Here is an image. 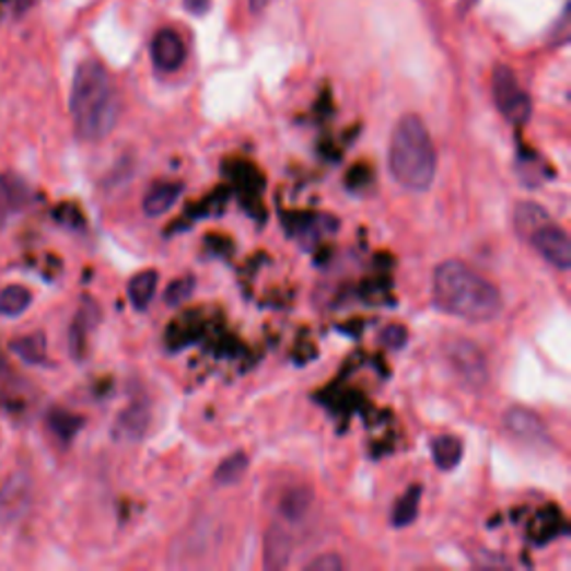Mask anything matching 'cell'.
Masks as SVG:
<instances>
[{"mask_svg": "<svg viewBox=\"0 0 571 571\" xmlns=\"http://www.w3.org/2000/svg\"><path fill=\"white\" fill-rule=\"evenodd\" d=\"M433 302L440 311L467 322H491L502 311L496 286L465 261H442L433 272Z\"/></svg>", "mask_w": 571, "mask_h": 571, "instance_id": "6da1fadb", "label": "cell"}, {"mask_svg": "<svg viewBox=\"0 0 571 571\" xmlns=\"http://www.w3.org/2000/svg\"><path fill=\"white\" fill-rule=\"evenodd\" d=\"M70 112L77 135L85 141H101L117 126L121 101L101 63L85 61L79 66L72 81Z\"/></svg>", "mask_w": 571, "mask_h": 571, "instance_id": "7a4b0ae2", "label": "cell"}, {"mask_svg": "<svg viewBox=\"0 0 571 571\" xmlns=\"http://www.w3.org/2000/svg\"><path fill=\"white\" fill-rule=\"evenodd\" d=\"M388 167L393 179L407 190L424 193L431 188L438 159L431 135L418 114H407L397 121L388 148Z\"/></svg>", "mask_w": 571, "mask_h": 571, "instance_id": "3957f363", "label": "cell"}, {"mask_svg": "<svg viewBox=\"0 0 571 571\" xmlns=\"http://www.w3.org/2000/svg\"><path fill=\"white\" fill-rule=\"evenodd\" d=\"M491 92L496 107L500 109L502 117L511 124H527L532 117V98L529 94L521 88L516 74L506 66H496L493 79H491Z\"/></svg>", "mask_w": 571, "mask_h": 571, "instance_id": "277c9868", "label": "cell"}, {"mask_svg": "<svg viewBox=\"0 0 571 571\" xmlns=\"http://www.w3.org/2000/svg\"><path fill=\"white\" fill-rule=\"evenodd\" d=\"M446 360L467 388L480 391L489 382V366L482 351L469 339H453L446 345Z\"/></svg>", "mask_w": 571, "mask_h": 571, "instance_id": "5b68a950", "label": "cell"}, {"mask_svg": "<svg viewBox=\"0 0 571 571\" xmlns=\"http://www.w3.org/2000/svg\"><path fill=\"white\" fill-rule=\"evenodd\" d=\"M540 257L556 270L567 272L571 268V242L564 228L547 221L529 237Z\"/></svg>", "mask_w": 571, "mask_h": 571, "instance_id": "8992f818", "label": "cell"}, {"mask_svg": "<svg viewBox=\"0 0 571 571\" xmlns=\"http://www.w3.org/2000/svg\"><path fill=\"white\" fill-rule=\"evenodd\" d=\"M152 61L161 72H175L186 61V45L175 30H161L152 40Z\"/></svg>", "mask_w": 571, "mask_h": 571, "instance_id": "52a82bcc", "label": "cell"}, {"mask_svg": "<svg viewBox=\"0 0 571 571\" xmlns=\"http://www.w3.org/2000/svg\"><path fill=\"white\" fill-rule=\"evenodd\" d=\"M293 558V536L281 525H272L264 540V567L270 571H281L291 564Z\"/></svg>", "mask_w": 571, "mask_h": 571, "instance_id": "ba28073f", "label": "cell"}, {"mask_svg": "<svg viewBox=\"0 0 571 571\" xmlns=\"http://www.w3.org/2000/svg\"><path fill=\"white\" fill-rule=\"evenodd\" d=\"M150 427V407L145 403H132L114 422V438L119 442H139Z\"/></svg>", "mask_w": 571, "mask_h": 571, "instance_id": "9c48e42d", "label": "cell"}, {"mask_svg": "<svg viewBox=\"0 0 571 571\" xmlns=\"http://www.w3.org/2000/svg\"><path fill=\"white\" fill-rule=\"evenodd\" d=\"M504 424H506V429L513 435H518L523 440L538 442V440H543L547 435V427L540 420V416L529 411V409H523V407L509 409L506 416H504Z\"/></svg>", "mask_w": 571, "mask_h": 571, "instance_id": "30bf717a", "label": "cell"}, {"mask_svg": "<svg viewBox=\"0 0 571 571\" xmlns=\"http://www.w3.org/2000/svg\"><path fill=\"white\" fill-rule=\"evenodd\" d=\"M463 453H465V446H463L461 438H455V435H438L431 442L433 463L438 465L440 471H453L455 467H458L463 461Z\"/></svg>", "mask_w": 571, "mask_h": 571, "instance_id": "8fae6325", "label": "cell"}, {"mask_svg": "<svg viewBox=\"0 0 571 571\" xmlns=\"http://www.w3.org/2000/svg\"><path fill=\"white\" fill-rule=\"evenodd\" d=\"M420 500H422V487L420 485H413L405 491V496L399 498L393 506V513H391V525L397 527V529H405L409 525L416 523L418 518V509H420Z\"/></svg>", "mask_w": 571, "mask_h": 571, "instance_id": "7c38bea8", "label": "cell"}, {"mask_svg": "<svg viewBox=\"0 0 571 571\" xmlns=\"http://www.w3.org/2000/svg\"><path fill=\"white\" fill-rule=\"evenodd\" d=\"M182 184H159L143 199V212L148 217H161L173 208L182 195Z\"/></svg>", "mask_w": 571, "mask_h": 571, "instance_id": "4fadbf2b", "label": "cell"}, {"mask_svg": "<svg viewBox=\"0 0 571 571\" xmlns=\"http://www.w3.org/2000/svg\"><path fill=\"white\" fill-rule=\"evenodd\" d=\"M156 286H159V272L156 270H143L137 277H132L130 286H128V295L130 302L137 311H145L156 293Z\"/></svg>", "mask_w": 571, "mask_h": 571, "instance_id": "5bb4252c", "label": "cell"}, {"mask_svg": "<svg viewBox=\"0 0 571 571\" xmlns=\"http://www.w3.org/2000/svg\"><path fill=\"white\" fill-rule=\"evenodd\" d=\"M313 502V491L308 487H295L291 489L289 493H286L281 498V504H279V513L281 518H286L289 523H298L306 516V511Z\"/></svg>", "mask_w": 571, "mask_h": 571, "instance_id": "9a60e30c", "label": "cell"}, {"mask_svg": "<svg viewBox=\"0 0 571 571\" xmlns=\"http://www.w3.org/2000/svg\"><path fill=\"white\" fill-rule=\"evenodd\" d=\"M248 455L244 451H237L233 455H228V458L217 467L212 480L217 487H231V485H237L246 471H248Z\"/></svg>", "mask_w": 571, "mask_h": 571, "instance_id": "2e32d148", "label": "cell"}, {"mask_svg": "<svg viewBox=\"0 0 571 571\" xmlns=\"http://www.w3.org/2000/svg\"><path fill=\"white\" fill-rule=\"evenodd\" d=\"M513 221H516L518 235L529 240L543 223L549 221V217H547V210L540 208L538 203L523 201V203L516 206V214H513Z\"/></svg>", "mask_w": 571, "mask_h": 571, "instance_id": "e0dca14e", "label": "cell"}, {"mask_svg": "<svg viewBox=\"0 0 571 571\" xmlns=\"http://www.w3.org/2000/svg\"><path fill=\"white\" fill-rule=\"evenodd\" d=\"M30 304H32V293L21 283H12L8 289L0 291V315L19 317L30 308Z\"/></svg>", "mask_w": 571, "mask_h": 571, "instance_id": "ac0fdd59", "label": "cell"}, {"mask_svg": "<svg viewBox=\"0 0 571 571\" xmlns=\"http://www.w3.org/2000/svg\"><path fill=\"white\" fill-rule=\"evenodd\" d=\"M12 351L30 364H43L47 358V339L43 333L19 337L12 345Z\"/></svg>", "mask_w": 571, "mask_h": 571, "instance_id": "d6986e66", "label": "cell"}, {"mask_svg": "<svg viewBox=\"0 0 571 571\" xmlns=\"http://www.w3.org/2000/svg\"><path fill=\"white\" fill-rule=\"evenodd\" d=\"M98 319V313H96V306L92 304V302H88L81 311H79V315H77V319H74V326H72V333H70V347H72V353L74 356H81L83 353V341H85V335H88V330L94 326V322Z\"/></svg>", "mask_w": 571, "mask_h": 571, "instance_id": "ffe728a7", "label": "cell"}, {"mask_svg": "<svg viewBox=\"0 0 571 571\" xmlns=\"http://www.w3.org/2000/svg\"><path fill=\"white\" fill-rule=\"evenodd\" d=\"M83 427V418L70 413V411H63V409H56L51 411L49 416V429L59 435L63 442H70Z\"/></svg>", "mask_w": 571, "mask_h": 571, "instance_id": "44dd1931", "label": "cell"}, {"mask_svg": "<svg viewBox=\"0 0 571 571\" xmlns=\"http://www.w3.org/2000/svg\"><path fill=\"white\" fill-rule=\"evenodd\" d=\"M195 286H197L195 277L175 279L173 283L167 286V291H165V304H167V306H179V304H184L186 300H190V295H193V291H195Z\"/></svg>", "mask_w": 571, "mask_h": 571, "instance_id": "7402d4cb", "label": "cell"}, {"mask_svg": "<svg viewBox=\"0 0 571 571\" xmlns=\"http://www.w3.org/2000/svg\"><path fill=\"white\" fill-rule=\"evenodd\" d=\"M407 339H409V330H407V326H403V324H391V326H386L384 333H382L384 347H386V349H393V351L403 349V347L407 345Z\"/></svg>", "mask_w": 571, "mask_h": 571, "instance_id": "603a6c76", "label": "cell"}, {"mask_svg": "<svg viewBox=\"0 0 571 571\" xmlns=\"http://www.w3.org/2000/svg\"><path fill=\"white\" fill-rule=\"evenodd\" d=\"M0 186H3V193L5 197L10 199V203L14 206H23L27 201V188L21 179L16 177H5L3 182H0Z\"/></svg>", "mask_w": 571, "mask_h": 571, "instance_id": "cb8c5ba5", "label": "cell"}, {"mask_svg": "<svg viewBox=\"0 0 571 571\" xmlns=\"http://www.w3.org/2000/svg\"><path fill=\"white\" fill-rule=\"evenodd\" d=\"M306 569L308 571H341L345 569V562H341V558L337 553H322L315 560H311L306 564Z\"/></svg>", "mask_w": 571, "mask_h": 571, "instance_id": "d4e9b609", "label": "cell"}, {"mask_svg": "<svg viewBox=\"0 0 571 571\" xmlns=\"http://www.w3.org/2000/svg\"><path fill=\"white\" fill-rule=\"evenodd\" d=\"M212 0H184V8L193 14V16H203L210 10Z\"/></svg>", "mask_w": 571, "mask_h": 571, "instance_id": "484cf974", "label": "cell"}, {"mask_svg": "<svg viewBox=\"0 0 571 571\" xmlns=\"http://www.w3.org/2000/svg\"><path fill=\"white\" fill-rule=\"evenodd\" d=\"M8 382H10V369H8L5 360H3V358H0V395H5L3 391H5Z\"/></svg>", "mask_w": 571, "mask_h": 571, "instance_id": "4316f807", "label": "cell"}, {"mask_svg": "<svg viewBox=\"0 0 571 571\" xmlns=\"http://www.w3.org/2000/svg\"><path fill=\"white\" fill-rule=\"evenodd\" d=\"M268 3H270V0H248V8H250L253 14H261Z\"/></svg>", "mask_w": 571, "mask_h": 571, "instance_id": "83f0119b", "label": "cell"}, {"mask_svg": "<svg viewBox=\"0 0 571 571\" xmlns=\"http://www.w3.org/2000/svg\"><path fill=\"white\" fill-rule=\"evenodd\" d=\"M0 3H3V0H0Z\"/></svg>", "mask_w": 571, "mask_h": 571, "instance_id": "f1b7e54d", "label": "cell"}]
</instances>
